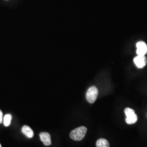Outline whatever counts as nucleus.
I'll return each instance as SVG.
<instances>
[{"instance_id":"nucleus-1","label":"nucleus","mask_w":147,"mask_h":147,"mask_svg":"<svg viewBox=\"0 0 147 147\" xmlns=\"http://www.w3.org/2000/svg\"><path fill=\"white\" fill-rule=\"evenodd\" d=\"M87 131V129L85 126H80L73 130L70 133V138L76 141H81L84 138Z\"/></svg>"},{"instance_id":"nucleus-6","label":"nucleus","mask_w":147,"mask_h":147,"mask_svg":"<svg viewBox=\"0 0 147 147\" xmlns=\"http://www.w3.org/2000/svg\"><path fill=\"white\" fill-rule=\"evenodd\" d=\"M21 131L25 135L30 138H31L34 136V132L32 130L31 128L28 125H24L22 127Z\"/></svg>"},{"instance_id":"nucleus-7","label":"nucleus","mask_w":147,"mask_h":147,"mask_svg":"<svg viewBox=\"0 0 147 147\" xmlns=\"http://www.w3.org/2000/svg\"><path fill=\"white\" fill-rule=\"evenodd\" d=\"M97 147H110V143L107 140L104 138H100L96 143Z\"/></svg>"},{"instance_id":"nucleus-11","label":"nucleus","mask_w":147,"mask_h":147,"mask_svg":"<svg viewBox=\"0 0 147 147\" xmlns=\"http://www.w3.org/2000/svg\"><path fill=\"white\" fill-rule=\"evenodd\" d=\"M3 120V113L2 111L0 110V124H1Z\"/></svg>"},{"instance_id":"nucleus-8","label":"nucleus","mask_w":147,"mask_h":147,"mask_svg":"<svg viewBox=\"0 0 147 147\" xmlns=\"http://www.w3.org/2000/svg\"><path fill=\"white\" fill-rule=\"evenodd\" d=\"M125 121L127 124H133L136 123V121H137V116L135 113L131 116L126 117Z\"/></svg>"},{"instance_id":"nucleus-9","label":"nucleus","mask_w":147,"mask_h":147,"mask_svg":"<svg viewBox=\"0 0 147 147\" xmlns=\"http://www.w3.org/2000/svg\"><path fill=\"white\" fill-rule=\"evenodd\" d=\"M11 116L9 114H7L3 118V123L5 126H8L11 124Z\"/></svg>"},{"instance_id":"nucleus-4","label":"nucleus","mask_w":147,"mask_h":147,"mask_svg":"<svg viewBox=\"0 0 147 147\" xmlns=\"http://www.w3.org/2000/svg\"><path fill=\"white\" fill-rule=\"evenodd\" d=\"M136 53L137 55L144 56L147 53V45L144 42H138L136 44Z\"/></svg>"},{"instance_id":"nucleus-10","label":"nucleus","mask_w":147,"mask_h":147,"mask_svg":"<svg viewBox=\"0 0 147 147\" xmlns=\"http://www.w3.org/2000/svg\"><path fill=\"white\" fill-rule=\"evenodd\" d=\"M125 113L126 117H129V116H131L132 115L135 114V111L132 110L131 109L127 107L125 109Z\"/></svg>"},{"instance_id":"nucleus-2","label":"nucleus","mask_w":147,"mask_h":147,"mask_svg":"<svg viewBox=\"0 0 147 147\" xmlns=\"http://www.w3.org/2000/svg\"><path fill=\"white\" fill-rule=\"evenodd\" d=\"M98 93V89L95 86L90 87L86 93V99L88 102L90 104L94 103L97 99Z\"/></svg>"},{"instance_id":"nucleus-5","label":"nucleus","mask_w":147,"mask_h":147,"mask_svg":"<svg viewBox=\"0 0 147 147\" xmlns=\"http://www.w3.org/2000/svg\"><path fill=\"white\" fill-rule=\"evenodd\" d=\"M40 139L46 146H49L51 144V140L50 135L46 132H42L39 134Z\"/></svg>"},{"instance_id":"nucleus-12","label":"nucleus","mask_w":147,"mask_h":147,"mask_svg":"<svg viewBox=\"0 0 147 147\" xmlns=\"http://www.w3.org/2000/svg\"><path fill=\"white\" fill-rule=\"evenodd\" d=\"M0 147H2V146H1V144H0Z\"/></svg>"},{"instance_id":"nucleus-3","label":"nucleus","mask_w":147,"mask_h":147,"mask_svg":"<svg viewBox=\"0 0 147 147\" xmlns=\"http://www.w3.org/2000/svg\"><path fill=\"white\" fill-rule=\"evenodd\" d=\"M134 62L138 68H143L147 63V59L144 56L137 55L134 59Z\"/></svg>"}]
</instances>
